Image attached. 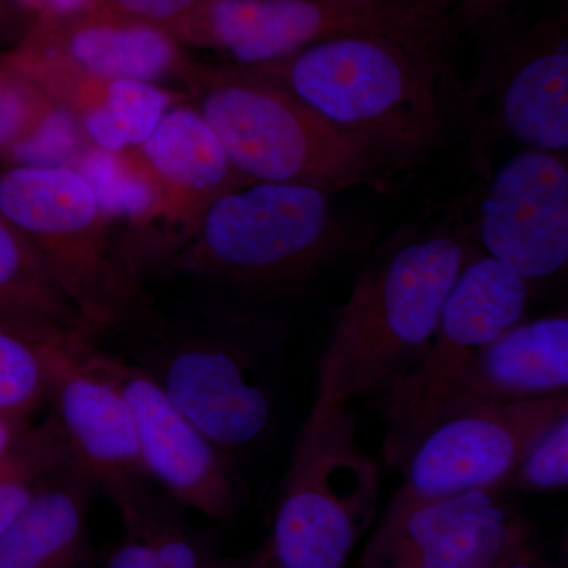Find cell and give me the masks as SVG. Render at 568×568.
Listing matches in <instances>:
<instances>
[{"label":"cell","instance_id":"obj_1","mask_svg":"<svg viewBox=\"0 0 568 568\" xmlns=\"http://www.w3.org/2000/svg\"><path fill=\"white\" fill-rule=\"evenodd\" d=\"M91 343L151 377L226 454L271 429L284 334L265 306L204 291L170 305L134 295Z\"/></svg>","mask_w":568,"mask_h":568},{"label":"cell","instance_id":"obj_2","mask_svg":"<svg viewBox=\"0 0 568 568\" xmlns=\"http://www.w3.org/2000/svg\"><path fill=\"white\" fill-rule=\"evenodd\" d=\"M452 50L387 33H347L244 70L403 170L439 151L465 123Z\"/></svg>","mask_w":568,"mask_h":568},{"label":"cell","instance_id":"obj_3","mask_svg":"<svg viewBox=\"0 0 568 568\" xmlns=\"http://www.w3.org/2000/svg\"><path fill=\"white\" fill-rule=\"evenodd\" d=\"M474 254L469 234L450 224L383 246L336 313L316 398L339 405L379 398L409 375L432 346L452 286Z\"/></svg>","mask_w":568,"mask_h":568},{"label":"cell","instance_id":"obj_4","mask_svg":"<svg viewBox=\"0 0 568 568\" xmlns=\"http://www.w3.org/2000/svg\"><path fill=\"white\" fill-rule=\"evenodd\" d=\"M328 193L297 183L253 182L213 201L151 274L267 306L297 293L346 248Z\"/></svg>","mask_w":568,"mask_h":568},{"label":"cell","instance_id":"obj_5","mask_svg":"<svg viewBox=\"0 0 568 568\" xmlns=\"http://www.w3.org/2000/svg\"><path fill=\"white\" fill-rule=\"evenodd\" d=\"M194 108L250 182L297 183L325 193L384 186L394 168L293 95L239 67L186 71Z\"/></svg>","mask_w":568,"mask_h":568},{"label":"cell","instance_id":"obj_6","mask_svg":"<svg viewBox=\"0 0 568 568\" xmlns=\"http://www.w3.org/2000/svg\"><path fill=\"white\" fill-rule=\"evenodd\" d=\"M0 213L43 257L92 342L141 287L125 241L91 182L65 164L0 163Z\"/></svg>","mask_w":568,"mask_h":568},{"label":"cell","instance_id":"obj_7","mask_svg":"<svg viewBox=\"0 0 568 568\" xmlns=\"http://www.w3.org/2000/svg\"><path fill=\"white\" fill-rule=\"evenodd\" d=\"M379 484L354 410L316 398L295 437L264 545L272 568H345L375 517Z\"/></svg>","mask_w":568,"mask_h":568},{"label":"cell","instance_id":"obj_8","mask_svg":"<svg viewBox=\"0 0 568 568\" xmlns=\"http://www.w3.org/2000/svg\"><path fill=\"white\" fill-rule=\"evenodd\" d=\"M465 91V123L474 138H510L556 153L568 149L567 13H547L528 24L500 26Z\"/></svg>","mask_w":568,"mask_h":568},{"label":"cell","instance_id":"obj_9","mask_svg":"<svg viewBox=\"0 0 568 568\" xmlns=\"http://www.w3.org/2000/svg\"><path fill=\"white\" fill-rule=\"evenodd\" d=\"M568 414V395L454 410L429 422L388 458L405 477L399 493L422 499L504 491L545 432Z\"/></svg>","mask_w":568,"mask_h":568},{"label":"cell","instance_id":"obj_10","mask_svg":"<svg viewBox=\"0 0 568 568\" xmlns=\"http://www.w3.org/2000/svg\"><path fill=\"white\" fill-rule=\"evenodd\" d=\"M530 541L499 489L436 497L396 493L362 555V568H503Z\"/></svg>","mask_w":568,"mask_h":568},{"label":"cell","instance_id":"obj_11","mask_svg":"<svg viewBox=\"0 0 568 568\" xmlns=\"http://www.w3.org/2000/svg\"><path fill=\"white\" fill-rule=\"evenodd\" d=\"M566 312L515 324L437 381L387 424L384 455L390 458L429 422L465 407L511 405L568 395Z\"/></svg>","mask_w":568,"mask_h":568},{"label":"cell","instance_id":"obj_12","mask_svg":"<svg viewBox=\"0 0 568 568\" xmlns=\"http://www.w3.org/2000/svg\"><path fill=\"white\" fill-rule=\"evenodd\" d=\"M78 349L129 403L149 481L178 506L216 521L231 518L235 508L233 455L215 446L136 366L91 342L78 343Z\"/></svg>","mask_w":568,"mask_h":568},{"label":"cell","instance_id":"obj_13","mask_svg":"<svg viewBox=\"0 0 568 568\" xmlns=\"http://www.w3.org/2000/svg\"><path fill=\"white\" fill-rule=\"evenodd\" d=\"M44 403L71 462L115 506L148 488L129 403L82 357L78 343L40 342Z\"/></svg>","mask_w":568,"mask_h":568},{"label":"cell","instance_id":"obj_14","mask_svg":"<svg viewBox=\"0 0 568 568\" xmlns=\"http://www.w3.org/2000/svg\"><path fill=\"white\" fill-rule=\"evenodd\" d=\"M484 254L532 283L551 278L568 261L566 153L525 149L488 181L476 223Z\"/></svg>","mask_w":568,"mask_h":568},{"label":"cell","instance_id":"obj_15","mask_svg":"<svg viewBox=\"0 0 568 568\" xmlns=\"http://www.w3.org/2000/svg\"><path fill=\"white\" fill-rule=\"evenodd\" d=\"M194 43L224 52L239 69L264 65L347 33L422 40L402 26L323 0H201L175 24Z\"/></svg>","mask_w":568,"mask_h":568},{"label":"cell","instance_id":"obj_16","mask_svg":"<svg viewBox=\"0 0 568 568\" xmlns=\"http://www.w3.org/2000/svg\"><path fill=\"white\" fill-rule=\"evenodd\" d=\"M121 153L151 192V209L138 230L168 227L175 239L170 250L196 226L213 201L253 183L231 166L215 133L190 104L171 108L148 140Z\"/></svg>","mask_w":568,"mask_h":568},{"label":"cell","instance_id":"obj_17","mask_svg":"<svg viewBox=\"0 0 568 568\" xmlns=\"http://www.w3.org/2000/svg\"><path fill=\"white\" fill-rule=\"evenodd\" d=\"M530 284L487 254H474L459 272L440 313L435 339L409 375L377 398L387 424L402 416L437 381L528 312Z\"/></svg>","mask_w":568,"mask_h":568},{"label":"cell","instance_id":"obj_18","mask_svg":"<svg viewBox=\"0 0 568 568\" xmlns=\"http://www.w3.org/2000/svg\"><path fill=\"white\" fill-rule=\"evenodd\" d=\"M173 40L148 22L85 17L55 37L39 32L7 65L28 80L47 74L155 82L178 67Z\"/></svg>","mask_w":568,"mask_h":568},{"label":"cell","instance_id":"obj_19","mask_svg":"<svg viewBox=\"0 0 568 568\" xmlns=\"http://www.w3.org/2000/svg\"><path fill=\"white\" fill-rule=\"evenodd\" d=\"M95 491L71 459L59 467L0 536V568H80Z\"/></svg>","mask_w":568,"mask_h":568},{"label":"cell","instance_id":"obj_20","mask_svg":"<svg viewBox=\"0 0 568 568\" xmlns=\"http://www.w3.org/2000/svg\"><path fill=\"white\" fill-rule=\"evenodd\" d=\"M33 84L77 119L95 149L122 152L151 136L174 95L152 82L47 74Z\"/></svg>","mask_w":568,"mask_h":568},{"label":"cell","instance_id":"obj_21","mask_svg":"<svg viewBox=\"0 0 568 568\" xmlns=\"http://www.w3.org/2000/svg\"><path fill=\"white\" fill-rule=\"evenodd\" d=\"M0 323L33 342L88 339L81 315L41 254L0 213Z\"/></svg>","mask_w":568,"mask_h":568},{"label":"cell","instance_id":"obj_22","mask_svg":"<svg viewBox=\"0 0 568 568\" xmlns=\"http://www.w3.org/2000/svg\"><path fill=\"white\" fill-rule=\"evenodd\" d=\"M70 454L50 416L26 428L0 454V536Z\"/></svg>","mask_w":568,"mask_h":568},{"label":"cell","instance_id":"obj_23","mask_svg":"<svg viewBox=\"0 0 568 568\" xmlns=\"http://www.w3.org/2000/svg\"><path fill=\"white\" fill-rule=\"evenodd\" d=\"M365 13L376 14L406 31L455 47L458 37L504 9L510 0H323Z\"/></svg>","mask_w":568,"mask_h":568},{"label":"cell","instance_id":"obj_24","mask_svg":"<svg viewBox=\"0 0 568 568\" xmlns=\"http://www.w3.org/2000/svg\"><path fill=\"white\" fill-rule=\"evenodd\" d=\"M44 403L39 342L0 323V422L24 432Z\"/></svg>","mask_w":568,"mask_h":568},{"label":"cell","instance_id":"obj_25","mask_svg":"<svg viewBox=\"0 0 568 568\" xmlns=\"http://www.w3.org/2000/svg\"><path fill=\"white\" fill-rule=\"evenodd\" d=\"M568 485V414L559 417L515 467L504 489L551 493Z\"/></svg>","mask_w":568,"mask_h":568},{"label":"cell","instance_id":"obj_26","mask_svg":"<svg viewBox=\"0 0 568 568\" xmlns=\"http://www.w3.org/2000/svg\"><path fill=\"white\" fill-rule=\"evenodd\" d=\"M122 519L125 525V538L111 556L106 568H168L166 560L140 519Z\"/></svg>","mask_w":568,"mask_h":568},{"label":"cell","instance_id":"obj_27","mask_svg":"<svg viewBox=\"0 0 568 568\" xmlns=\"http://www.w3.org/2000/svg\"><path fill=\"white\" fill-rule=\"evenodd\" d=\"M119 9L142 22H175L201 2V0H112Z\"/></svg>","mask_w":568,"mask_h":568},{"label":"cell","instance_id":"obj_28","mask_svg":"<svg viewBox=\"0 0 568 568\" xmlns=\"http://www.w3.org/2000/svg\"><path fill=\"white\" fill-rule=\"evenodd\" d=\"M503 568H552L544 555L538 552L536 545L528 541L521 549H518Z\"/></svg>","mask_w":568,"mask_h":568},{"label":"cell","instance_id":"obj_29","mask_svg":"<svg viewBox=\"0 0 568 568\" xmlns=\"http://www.w3.org/2000/svg\"><path fill=\"white\" fill-rule=\"evenodd\" d=\"M55 13H69L88 6L89 0H41Z\"/></svg>","mask_w":568,"mask_h":568},{"label":"cell","instance_id":"obj_30","mask_svg":"<svg viewBox=\"0 0 568 568\" xmlns=\"http://www.w3.org/2000/svg\"><path fill=\"white\" fill-rule=\"evenodd\" d=\"M20 433L21 432L11 428V426L3 424V422H0V454L13 443L14 437L20 435Z\"/></svg>","mask_w":568,"mask_h":568},{"label":"cell","instance_id":"obj_31","mask_svg":"<svg viewBox=\"0 0 568 568\" xmlns=\"http://www.w3.org/2000/svg\"><path fill=\"white\" fill-rule=\"evenodd\" d=\"M245 568H272L271 560H268L267 552L264 547L253 556L252 559L246 560Z\"/></svg>","mask_w":568,"mask_h":568},{"label":"cell","instance_id":"obj_32","mask_svg":"<svg viewBox=\"0 0 568 568\" xmlns=\"http://www.w3.org/2000/svg\"><path fill=\"white\" fill-rule=\"evenodd\" d=\"M10 69L9 67H0V103L6 97L7 88H9Z\"/></svg>","mask_w":568,"mask_h":568},{"label":"cell","instance_id":"obj_33","mask_svg":"<svg viewBox=\"0 0 568 568\" xmlns=\"http://www.w3.org/2000/svg\"><path fill=\"white\" fill-rule=\"evenodd\" d=\"M28 3H41V0H24Z\"/></svg>","mask_w":568,"mask_h":568}]
</instances>
